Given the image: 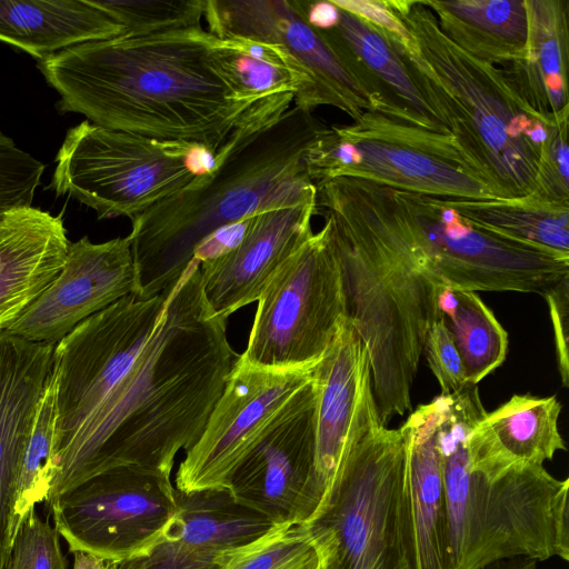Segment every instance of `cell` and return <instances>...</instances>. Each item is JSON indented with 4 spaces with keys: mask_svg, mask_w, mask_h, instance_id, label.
<instances>
[{
    "mask_svg": "<svg viewBox=\"0 0 569 569\" xmlns=\"http://www.w3.org/2000/svg\"><path fill=\"white\" fill-rule=\"evenodd\" d=\"M309 24L318 30H329L337 26L340 9L330 1L299 0Z\"/></svg>",
    "mask_w": 569,
    "mask_h": 569,
    "instance_id": "ab89813d",
    "label": "cell"
},
{
    "mask_svg": "<svg viewBox=\"0 0 569 569\" xmlns=\"http://www.w3.org/2000/svg\"><path fill=\"white\" fill-rule=\"evenodd\" d=\"M126 33L151 34L201 27L206 0H88Z\"/></svg>",
    "mask_w": 569,
    "mask_h": 569,
    "instance_id": "d6a6232c",
    "label": "cell"
},
{
    "mask_svg": "<svg viewBox=\"0 0 569 569\" xmlns=\"http://www.w3.org/2000/svg\"><path fill=\"white\" fill-rule=\"evenodd\" d=\"M73 553V569H106V562L87 552L74 551Z\"/></svg>",
    "mask_w": 569,
    "mask_h": 569,
    "instance_id": "60d3db41",
    "label": "cell"
},
{
    "mask_svg": "<svg viewBox=\"0 0 569 569\" xmlns=\"http://www.w3.org/2000/svg\"><path fill=\"white\" fill-rule=\"evenodd\" d=\"M271 526L228 491L179 492L178 510L151 548L131 559L104 561L106 569H218L226 551Z\"/></svg>",
    "mask_w": 569,
    "mask_h": 569,
    "instance_id": "44dd1931",
    "label": "cell"
},
{
    "mask_svg": "<svg viewBox=\"0 0 569 569\" xmlns=\"http://www.w3.org/2000/svg\"><path fill=\"white\" fill-rule=\"evenodd\" d=\"M53 343L0 331V561L14 540L13 508L24 452L52 377Z\"/></svg>",
    "mask_w": 569,
    "mask_h": 569,
    "instance_id": "7402d4cb",
    "label": "cell"
},
{
    "mask_svg": "<svg viewBox=\"0 0 569 569\" xmlns=\"http://www.w3.org/2000/svg\"><path fill=\"white\" fill-rule=\"evenodd\" d=\"M313 368H264L238 357L202 433L184 451L174 488L184 495L227 491L236 468L311 382Z\"/></svg>",
    "mask_w": 569,
    "mask_h": 569,
    "instance_id": "9a60e30c",
    "label": "cell"
},
{
    "mask_svg": "<svg viewBox=\"0 0 569 569\" xmlns=\"http://www.w3.org/2000/svg\"><path fill=\"white\" fill-rule=\"evenodd\" d=\"M326 560H327V559H326ZM322 569H326V563H325V566H323V568H322Z\"/></svg>",
    "mask_w": 569,
    "mask_h": 569,
    "instance_id": "7bdbcfd3",
    "label": "cell"
},
{
    "mask_svg": "<svg viewBox=\"0 0 569 569\" xmlns=\"http://www.w3.org/2000/svg\"><path fill=\"white\" fill-rule=\"evenodd\" d=\"M560 411L555 396L513 395L472 428L469 468L496 477L512 468L543 466L567 450L558 428Z\"/></svg>",
    "mask_w": 569,
    "mask_h": 569,
    "instance_id": "cb8c5ba5",
    "label": "cell"
},
{
    "mask_svg": "<svg viewBox=\"0 0 569 569\" xmlns=\"http://www.w3.org/2000/svg\"><path fill=\"white\" fill-rule=\"evenodd\" d=\"M178 507L179 492L170 477L136 466L97 473L48 503L69 550L103 561L143 555Z\"/></svg>",
    "mask_w": 569,
    "mask_h": 569,
    "instance_id": "4fadbf2b",
    "label": "cell"
},
{
    "mask_svg": "<svg viewBox=\"0 0 569 569\" xmlns=\"http://www.w3.org/2000/svg\"><path fill=\"white\" fill-rule=\"evenodd\" d=\"M244 362L313 368L348 318L340 259L327 221L277 270L257 300Z\"/></svg>",
    "mask_w": 569,
    "mask_h": 569,
    "instance_id": "30bf717a",
    "label": "cell"
},
{
    "mask_svg": "<svg viewBox=\"0 0 569 569\" xmlns=\"http://www.w3.org/2000/svg\"><path fill=\"white\" fill-rule=\"evenodd\" d=\"M542 297L550 312L561 382L567 388L569 386V276L547 290Z\"/></svg>",
    "mask_w": 569,
    "mask_h": 569,
    "instance_id": "74e56055",
    "label": "cell"
},
{
    "mask_svg": "<svg viewBox=\"0 0 569 569\" xmlns=\"http://www.w3.org/2000/svg\"><path fill=\"white\" fill-rule=\"evenodd\" d=\"M327 555V539L316 527L288 521L226 551L218 569H322Z\"/></svg>",
    "mask_w": 569,
    "mask_h": 569,
    "instance_id": "4dcf8cb0",
    "label": "cell"
},
{
    "mask_svg": "<svg viewBox=\"0 0 569 569\" xmlns=\"http://www.w3.org/2000/svg\"><path fill=\"white\" fill-rule=\"evenodd\" d=\"M438 441L446 492L450 569L528 558L569 560V479L543 466L489 477L469 468L468 438L487 412L477 385L440 395Z\"/></svg>",
    "mask_w": 569,
    "mask_h": 569,
    "instance_id": "8992f818",
    "label": "cell"
},
{
    "mask_svg": "<svg viewBox=\"0 0 569 569\" xmlns=\"http://www.w3.org/2000/svg\"><path fill=\"white\" fill-rule=\"evenodd\" d=\"M438 320L453 339L469 383L477 385L505 361L508 333L475 291L446 287Z\"/></svg>",
    "mask_w": 569,
    "mask_h": 569,
    "instance_id": "f546056e",
    "label": "cell"
},
{
    "mask_svg": "<svg viewBox=\"0 0 569 569\" xmlns=\"http://www.w3.org/2000/svg\"><path fill=\"white\" fill-rule=\"evenodd\" d=\"M69 244L61 216L32 206L0 213V331L59 274Z\"/></svg>",
    "mask_w": 569,
    "mask_h": 569,
    "instance_id": "603a6c76",
    "label": "cell"
},
{
    "mask_svg": "<svg viewBox=\"0 0 569 569\" xmlns=\"http://www.w3.org/2000/svg\"><path fill=\"white\" fill-rule=\"evenodd\" d=\"M569 107L553 113L543 141L539 172L531 193L546 200L569 202Z\"/></svg>",
    "mask_w": 569,
    "mask_h": 569,
    "instance_id": "e575fe53",
    "label": "cell"
},
{
    "mask_svg": "<svg viewBox=\"0 0 569 569\" xmlns=\"http://www.w3.org/2000/svg\"><path fill=\"white\" fill-rule=\"evenodd\" d=\"M202 27L84 42L38 61L61 112L212 154L253 118L284 112L289 96L243 100L218 66ZM291 96V94H290Z\"/></svg>",
    "mask_w": 569,
    "mask_h": 569,
    "instance_id": "7a4b0ae2",
    "label": "cell"
},
{
    "mask_svg": "<svg viewBox=\"0 0 569 569\" xmlns=\"http://www.w3.org/2000/svg\"><path fill=\"white\" fill-rule=\"evenodd\" d=\"M44 166L0 130V213L31 206Z\"/></svg>",
    "mask_w": 569,
    "mask_h": 569,
    "instance_id": "d590c367",
    "label": "cell"
},
{
    "mask_svg": "<svg viewBox=\"0 0 569 569\" xmlns=\"http://www.w3.org/2000/svg\"><path fill=\"white\" fill-rule=\"evenodd\" d=\"M171 286L149 299L116 301L54 346L52 459L130 369L161 320Z\"/></svg>",
    "mask_w": 569,
    "mask_h": 569,
    "instance_id": "5bb4252c",
    "label": "cell"
},
{
    "mask_svg": "<svg viewBox=\"0 0 569 569\" xmlns=\"http://www.w3.org/2000/svg\"><path fill=\"white\" fill-rule=\"evenodd\" d=\"M203 19L208 31L218 38L282 47L311 81V111L330 106L353 121L363 111H375L425 128L383 91L335 33L308 23L299 0H206Z\"/></svg>",
    "mask_w": 569,
    "mask_h": 569,
    "instance_id": "8fae6325",
    "label": "cell"
},
{
    "mask_svg": "<svg viewBox=\"0 0 569 569\" xmlns=\"http://www.w3.org/2000/svg\"><path fill=\"white\" fill-rule=\"evenodd\" d=\"M134 293L130 236L102 243L83 237L69 244L59 274L6 331L57 345L87 318Z\"/></svg>",
    "mask_w": 569,
    "mask_h": 569,
    "instance_id": "ac0fdd59",
    "label": "cell"
},
{
    "mask_svg": "<svg viewBox=\"0 0 569 569\" xmlns=\"http://www.w3.org/2000/svg\"><path fill=\"white\" fill-rule=\"evenodd\" d=\"M325 127L296 106L253 118L232 132L210 172L133 217L134 296L149 299L177 283L219 231L317 199L305 156Z\"/></svg>",
    "mask_w": 569,
    "mask_h": 569,
    "instance_id": "277c9868",
    "label": "cell"
},
{
    "mask_svg": "<svg viewBox=\"0 0 569 569\" xmlns=\"http://www.w3.org/2000/svg\"><path fill=\"white\" fill-rule=\"evenodd\" d=\"M340 9L369 22L395 43L401 46L409 39L403 22L390 8L387 0H331Z\"/></svg>",
    "mask_w": 569,
    "mask_h": 569,
    "instance_id": "f35d334b",
    "label": "cell"
},
{
    "mask_svg": "<svg viewBox=\"0 0 569 569\" xmlns=\"http://www.w3.org/2000/svg\"><path fill=\"white\" fill-rule=\"evenodd\" d=\"M329 30L395 102L418 117L428 129L448 133L425 101L398 47L388 36L342 9L337 26Z\"/></svg>",
    "mask_w": 569,
    "mask_h": 569,
    "instance_id": "f1b7e54d",
    "label": "cell"
},
{
    "mask_svg": "<svg viewBox=\"0 0 569 569\" xmlns=\"http://www.w3.org/2000/svg\"><path fill=\"white\" fill-rule=\"evenodd\" d=\"M305 164L313 183L355 178L437 198L496 199L449 133L375 111H363L351 124L326 126Z\"/></svg>",
    "mask_w": 569,
    "mask_h": 569,
    "instance_id": "ba28073f",
    "label": "cell"
},
{
    "mask_svg": "<svg viewBox=\"0 0 569 569\" xmlns=\"http://www.w3.org/2000/svg\"><path fill=\"white\" fill-rule=\"evenodd\" d=\"M340 259L348 318L369 358L380 421L411 410V389L438 300L447 287L411 234L363 180L315 183Z\"/></svg>",
    "mask_w": 569,
    "mask_h": 569,
    "instance_id": "3957f363",
    "label": "cell"
},
{
    "mask_svg": "<svg viewBox=\"0 0 569 569\" xmlns=\"http://www.w3.org/2000/svg\"><path fill=\"white\" fill-rule=\"evenodd\" d=\"M54 421L56 386L52 373L36 416L20 471L12 518L14 538L28 513L48 498L53 478Z\"/></svg>",
    "mask_w": 569,
    "mask_h": 569,
    "instance_id": "1f68e13d",
    "label": "cell"
},
{
    "mask_svg": "<svg viewBox=\"0 0 569 569\" xmlns=\"http://www.w3.org/2000/svg\"><path fill=\"white\" fill-rule=\"evenodd\" d=\"M214 154L179 141L108 129L89 120L68 130L51 187L93 209L99 219L129 217L207 174Z\"/></svg>",
    "mask_w": 569,
    "mask_h": 569,
    "instance_id": "52a82bcc",
    "label": "cell"
},
{
    "mask_svg": "<svg viewBox=\"0 0 569 569\" xmlns=\"http://www.w3.org/2000/svg\"><path fill=\"white\" fill-rule=\"evenodd\" d=\"M422 1V0H421ZM441 31L472 57L507 66L525 57V0H423Z\"/></svg>",
    "mask_w": 569,
    "mask_h": 569,
    "instance_id": "4316f807",
    "label": "cell"
},
{
    "mask_svg": "<svg viewBox=\"0 0 569 569\" xmlns=\"http://www.w3.org/2000/svg\"><path fill=\"white\" fill-rule=\"evenodd\" d=\"M482 569H536V560L528 558H513L497 561Z\"/></svg>",
    "mask_w": 569,
    "mask_h": 569,
    "instance_id": "b9f144b4",
    "label": "cell"
},
{
    "mask_svg": "<svg viewBox=\"0 0 569 569\" xmlns=\"http://www.w3.org/2000/svg\"><path fill=\"white\" fill-rule=\"evenodd\" d=\"M6 569H67L58 530L36 508L18 529Z\"/></svg>",
    "mask_w": 569,
    "mask_h": 569,
    "instance_id": "836d02e7",
    "label": "cell"
},
{
    "mask_svg": "<svg viewBox=\"0 0 569 569\" xmlns=\"http://www.w3.org/2000/svg\"><path fill=\"white\" fill-rule=\"evenodd\" d=\"M422 352L440 386L441 395L457 392L469 383L453 339L440 320L430 326Z\"/></svg>",
    "mask_w": 569,
    "mask_h": 569,
    "instance_id": "8d00e7d4",
    "label": "cell"
},
{
    "mask_svg": "<svg viewBox=\"0 0 569 569\" xmlns=\"http://www.w3.org/2000/svg\"><path fill=\"white\" fill-rule=\"evenodd\" d=\"M388 3L409 32L396 46L465 161L495 198L530 194L552 114H539L501 69L449 40L421 0Z\"/></svg>",
    "mask_w": 569,
    "mask_h": 569,
    "instance_id": "5b68a950",
    "label": "cell"
},
{
    "mask_svg": "<svg viewBox=\"0 0 569 569\" xmlns=\"http://www.w3.org/2000/svg\"><path fill=\"white\" fill-rule=\"evenodd\" d=\"M316 213L317 199L266 210L246 220L234 244L199 260L210 309L228 319L257 301L277 270L312 236Z\"/></svg>",
    "mask_w": 569,
    "mask_h": 569,
    "instance_id": "d6986e66",
    "label": "cell"
},
{
    "mask_svg": "<svg viewBox=\"0 0 569 569\" xmlns=\"http://www.w3.org/2000/svg\"><path fill=\"white\" fill-rule=\"evenodd\" d=\"M209 307L199 261L172 284L159 325L127 373L52 459L47 505L102 471L136 466L171 478L200 437L239 355Z\"/></svg>",
    "mask_w": 569,
    "mask_h": 569,
    "instance_id": "6da1fadb",
    "label": "cell"
},
{
    "mask_svg": "<svg viewBox=\"0 0 569 569\" xmlns=\"http://www.w3.org/2000/svg\"><path fill=\"white\" fill-rule=\"evenodd\" d=\"M316 387L302 388L233 471L232 500L272 525L307 523L315 467Z\"/></svg>",
    "mask_w": 569,
    "mask_h": 569,
    "instance_id": "e0dca14e",
    "label": "cell"
},
{
    "mask_svg": "<svg viewBox=\"0 0 569 569\" xmlns=\"http://www.w3.org/2000/svg\"><path fill=\"white\" fill-rule=\"evenodd\" d=\"M126 29L88 0H0V40L38 61Z\"/></svg>",
    "mask_w": 569,
    "mask_h": 569,
    "instance_id": "484cf974",
    "label": "cell"
},
{
    "mask_svg": "<svg viewBox=\"0 0 569 569\" xmlns=\"http://www.w3.org/2000/svg\"><path fill=\"white\" fill-rule=\"evenodd\" d=\"M439 416L437 397L419 406L400 427L406 459L398 517L406 569H450Z\"/></svg>",
    "mask_w": 569,
    "mask_h": 569,
    "instance_id": "ffe728a7",
    "label": "cell"
},
{
    "mask_svg": "<svg viewBox=\"0 0 569 569\" xmlns=\"http://www.w3.org/2000/svg\"><path fill=\"white\" fill-rule=\"evenodd\" d=\"M406 459L401 429L371 428L352 448L322 513L326 569H406L399 496Z\"/></svg>",
    "mask_w": 569,
    "mask_h": 569,
    "instance_id": "7c38bea8",
    "label": "cell"
},
{
    "mask_svg": "<svg viewBox=\"0 0 569 569\" xmlns=\"http://www.w3.org/2000/svg\"><path fill=\"white\" fill-rule=\"evenodd\" d=\"M445 199L480 228L569 256V202L533 193L507 199Z\"/></svg>",
    "mask_w": 569,
    "mask_h": 569,
    "instance_id": "83f0119b",
    "label": "cell"
},
{
    "mask_svg": "<svg viewBox=\"0 0 569 569\" xmlns=\"http://www.w3.org/2000/svg\"><path fill=\"white\" fill-rule=\"evenodd\" d=\"M366 182L377 202L411 234L449 288L542 296L569 276V256L480 228L445 198Z\"/></svg>",
    "mask_w": 569,
    "mask_h": 569,
    "instance_id": "9c48e42d",
    "label": "cell"
},
{
    "mask_svg": "<svg viewBox=\"0 0 569 569\" xmlns=\"http://www.w3.org/2000/svg\"><path fill=\"white\" fill-rule=\"evenodd\" d=\"M312 375L315 467L307 525L327 507L355 445L371 428L382 425L372 393L368 353L349 318L341 323Z\"/></svg>",
    "mask_w": 569,
    "mask_h": 569,
    "instance_id": "2e32d148",
    "label": "cell"
},
{
    "mask_svg": "<svg viewBox=\"0 0 569 569\" xmlns=\"http://www.w3.org/2000/svg\"><path fill=\"white\" fill-rule=\"evenodd\" d=\"M525 57L501 70L519 94L539 114L549 118L569 107V1L525 0Z\"/></svg>",
    "mask_w": 569,
    "mask_h": 569,
    "instance_id": "d4e9b609",
    "label": "cell"
}]
</instances>
